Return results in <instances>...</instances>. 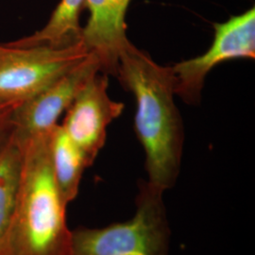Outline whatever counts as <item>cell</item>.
Instances as JSON below:
<instances>
[{
	"mask_svg": "<svg viewBox=\"0 0 255 255\" xmlns=\"http://www.w3.org/2000/svg\"><path fill=\"white\" fill-rule=\"evenodd\" d=\"M52 129L24 139L14 135L21 147L22 164L9 255H71L67 204L58 189L51 164Z\"/></svg>",
	"mask_w": 255,
	"mask_h": 255,
	"instance_id": "2",
	"label": "cell"
},
{
	"mask_svg": "<svg viewBox=\"0 0 255 255\" xmlns=\"http://www.w3.org/2000/svg\"><path fill=\"white\" fill-rule=\"evenodd\" d=\"M108 87L107 74L98 72L93 75L65 111L61 124L90 166L106 142L107 128L121 116L125 108L124 103L110 98Z\"/></svg>",
	"mask_w": 255,
	"mask_h": 255,
	"instance_id": "6",
	"label": "cell"
},
{
	"mask_svg": "<svg viewBox=\"0 0 255 255\" xmlns=\"http://www.w3.org/2000/svg\"><path fill=\"white\" fill-rule=\"evenodd\" d=\"M21 102L0 100V152L15 132L13 114Z\"/></svg>",
	"mask_w": 255,
	"mask_h": 255,
	"instance_id": "12",
	"label": "cell"
},
{
	"mask_svg": "<svg viewBox=\"0 0 255 255\" xmlns=\"http://www.w3.org/2000/svg\"><path fill=\"white\" fill-rule=\"evenodd\" d=\"M85 0H60L47 23L27 36L7 42L18 47L47 45L63 46L81 40L82 27L80 20Z\"/></svg>",
	"mask_w": 255,
	"mask_h": 255,
	"instance_id": "9",
	"label": "cell"
},
{
	"mask_svg": "<svg viewBox=\"0 0 255 255\" xmlns=\"http://www.w3.org/2000/svg\"><path fill=\"white\" fill-rule=\"evenodd\" d=\"M214 29V40L205 53L171 66L176 96L187 104L200 103L205 79L217 65L234 59H255V7L216 23Z\"/></svg>",
	"mask_w": 255,
	"mask_h": 255,
	"instance_id": "5",
	"label": "cell"
},
{
	"mask_svg": "<svg viewBox=\"0 0 255 255\" xmlns=\"http://www.w3.org/2000/svg\"><path fill=\"white\" fill-rule=\"evenodd\" d=\"M98 72H101V61L90 52L43 90L21 102L13 114L14 135L24 139L50 131L84 83Z\"/></svg>",
	"mask_w": 255,
	"mask_h": 255,
	"instance_id": "7",
	"label": "cell"
},
{
	"mask_svg": "<svg viewBox=\"0 0 255 255\" xmlns=\"http://www.w3.org/2000/svg\"><path fill=\"white\" fill-rule=\"evenodd\" d=\"M50 153L58 189L63 201L68 204L78 196L83 172L90 165L60 124L51 131Z\"/></svg>",
	"mask_w": 255,
	"mask_h": 255,
	"instance_id": "10",
	"label": "cell"
},
{
	"mask_svg": "<svg viewBox=\"0 0 255 255\" xmlns=\"http://www.w3.org/2000/svg\"><path fill=\"white\" fill-rule=\"evenodd\" d=\"M21 164V147L13 134L0 152V255H9V230L18 191Z\"/></svg>",
	"mask_w": 255,
	"mask_h": 255,
	"instance_id": "11",
	"label": "cell"
},
{
	"mask_svg": "<svg viewBox=\"0 0 255 255\" xmlns=\"http://www.w3.org/2000/svg\"><path fill=\"white\" fill-rule=\"evenodd\" d=\"M131 0H85L89 12L82 27V40L89 52L101 61V72L116 77L119 55L130 43L127 37L126 14Z\"/></svg>",
	"mask_w": 255,
	"mask_h": 255,
	"instance_id": "8",
	"label": "cell"
},
{
	"mask_svg": "<svg viewBox=\"0 0 255 255\" xmlns=\"http://www.w3.org/2000/svg\"><path fill=\"white\" fill-rule=\"evenodd\" d=\"M89 53L82 40L63 46L0 43V100L27 101Z\"/></svg>",
	"mask_w": 255,
	"mask_h": 255,
	"instance_id": "4",
	"label": "cell"
},
{
	"mask_svg": "<svg viewBox=\"0 0 255 255\" xmlns=\"http://www.w3.org/2000/svg\"><path fill=\"white\" fill-rule=\"evenodd\" d=\"M163 193L140 181L134 217L103 228L71 231V255H168L170 230Z\"/></svg>",
	"mask_w": 255,
	"mask_h": 255,
	"instance_id": "3",
	"label": "cell"
},
{
	"mask_svg": "<svg viewBox=\"0 0 255 255\" xmlns=\"http://www.w3.org/2000/svg\"><path fill=\"white\" fill-rule=\"evenodd\" d=\"M116 77L136 101L134 126L146 153V182L169 189L180 173L184 141L172 67L157 64L130 42L119 55Z\"/></svg>",
	"mask_w": 255,
	"mask_h": 255,
	"instance_id": "1",
	"label": "cell"
}]
</instances>
